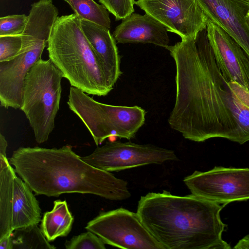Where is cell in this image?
I'll use <instances>...</instances> for the list:
<instances>
[{
	"label": "cell",
	"instance_id": "obj_1",
	"mask_svg": "<svg viewBox=\"0 0 249 249\" xmlns=\"http://www.w3.org/2000/svg\"><path fill=\"white\" fill-rule=\"evenodd\" d=\"M176 65V100L170 127L189 140L222 138L242 144L231 108L227 81L218 66L206 28L196 39L182 38L165 48Z\"/></svg>",
	"mask_w": 249,
	"mask_h": 249
},
{
	"label": "cell",
	"instance_id": "obj_2",
	"mask_svg": "<svg viewBox=\"0 0 249 249\" xmlns=\"http://www.w3.org/2000/svg\"><path fill=\"white\" fill-rule=\"evenodd\" d=\"M225 206L163 190L141 196L136 213L165 249H231L222 237L227 225L220 213Z\"/></svg>",
	"mask_w": 249,
	"mask_h": 249
},
{
	"label": "cell",
	"instance_id": "obj_3",
	"mask_svg": "<svg viewBox=\"0 0 249 249\" xmlns=\"http://www.w3.org/2000/svg\"><path fill=\"white\" fill-rule=\"evenodd\" d=\"M9 161L37 195L89 194L111 200L131 196L126 181L86 162L69 145L59 148L21 147Z\"/></svg>",
	"mask_w": 249,
	"mask_h": 249
},
{
	"label": "cell",
	"instance_id": "obj_4",
	"mask_svg": "<svg viewBox=\"0 0 249 249\" xmlns=\"http://www.w3.org/2000/svg\"><path fill=\"white\" fill-rule=\"evenodd\" d=\"M81 21L74 13L58 17L48 41L49 57L72 87L88 94L104 96L111 90Z\"/></svg>",
	"mask_w": 249,
	"mask_h": 249
},
{
	"label": "cell",
	"instance_id": "obj_5",
	"mask_svg": "<svg viewBox=\"0 0 249 249\" xmlns=\"http://www.w3.org/2000/svg\"><path fill=\"white\" fill-rule=\"evenodd\" d=\"M61 71L49 59H39L24 81L21 110L32 127L36 142H46L55 126L61 97Z\"/></svg>",
	"mask_w": 249,
	"mask_h": 249
},
{
	"label": "cell",
	"instance_id": "obj_6",
	"mask_svg": "<svg viewBox=\"0 0 249 249\" xmlns=\"http://www.w3.org/2000/svg\"><path fill=\"white\" fill-rule=\"evenodd\" d=\"M67 104L88 129L96 145L110 137L134 138L145 120L146 112L140 107L100 103L72 86Z\"/></svg>",
	"mask_w": 249,
	"mask_h": 249
},
{
	"label": "cell",
	"instance_id": "obj_7",
	"mask_svg": "<svg viewBox=\"0 0 249 249\" xmlns=\"http://www.w3.org/2000/svg\"><path fill=\"white\" fill-rule=\"evenodd\" d=\"M85 228L105 244L124 249H165L141 222L137 213L120 208L101 213Z\"/></svg>",
	"mask_w": 249,
	"mask_h": 249
},
{
	"label": "cell",
	"instance_id": "obj_8",
	"mask_svg": "<svg viewBox=\"0 0 249 249\" xmlns=\"http://www.w3.org/2000/svg\"><path fill=\"white\" fill-rule=\"evenodd\" d=\"M192 194L227 205L249 199V168L215 166L195 171L183 179Z\"/></svg>",
	"mask_w": 249,
	"mask_h": 249
},
{
	"label": "cell",
	"instance_id": "obj_9",
	"mask_svg": "<svg viewBox=\"0 0 249 249\" xmlns=\"http://www.w3.org/2000/svg\"><path fill=\"white\" fill-rule=\"evenodd\" d=\"M81 159L96 168L109 172L178 160L172 150L150 144L120 141L107 142Z\"/></svg>",
	"mask_w": 249,
	"mask_h": 249
},
{
	"label": "cell",
	"instance_id": "obj_10",
	"mask_svg": "<svg viewBox=\"0 0 249 249\" xmlns=\"http://www.w3.org/2000/svg\"><path fill=\"white\" fill-rule=\"evenodd\" d=\"M135 4L181 38L195 39L209 21L196 0H137Z\"/></svg>",
	"mask_w": 249,
	"mask_h": 249
},
{
	"label": "cell",
	"instance_id": "obj_11",
	"mask_svg": "<svg viewBox=\"0 0 249 249\" xmlns=\"http://www.w3.org/2000/svg\"><path fill=\"white\" fill-rule=\"evenodd\" d=\"M207 36L216 63L227 82H235L249 91V60L239 44L209 19Z\"/></svg>",
	"mask_w": 249,
	"mask_h": 249
},
{
	"label": "cell",
	"instance_id": "obj_12",
	"mask_svg": "<svg viewBox=\"0 0 249 249\" xmlns=\"http://www.w3.org/2000/svg\"><path fill=\"white\" fill-rule=\"evenodd\" d=\"M204 13L231 36L249 60V28L246 16L249 0H196Z\"/></svg>",
	"mask_w": 249,
	"mask_h": 249
},
{
	"label": "cell",
	"instance_id": "obj_13",
	"mask_svg": "<svg viewBox=\"0 0 249 249\" xmlns=\"http://www.w3.org/2000/svg\"><path fill=\"white\" fill-rule=\"evenodd\" d=\"M44 50H32L21 53L13 60L0 62L1 107L21 109L25 78L31 68L41 58Z\"/></svg>",
	"mask_w": 249,
	"mask_h": 249
},
{
	"label": "cell",
	"instance_id": "obj_14",
	"mask_svg": "<svg viewBox=\"0 0 249 249\" xmlns=\"http://www.w3.org/2000/svg\"><path fill=\"white\" fill-rule=\"evenodd\" d=\"M168 31L151 16L133 13L116 27L112 35L120 43H151L165 48L170 42Z\"/></svg>",
	"mask_w": 249,
	"mask_h": 249
},
{
	"label": "cell",
	"instance_id": "obj_15",
	"mask_svg": "<svg viewBox=\"0 0 249 249\" xmlns=\"http://www.w3.org/2000/svg\"><path fill=\"white\" fill-rule=\"evenodd\" d=\"M81 22L83 32L102 66L108 86L112 90L122 73L116 40L109 29L86 20L81 19Z\"/></svg>",
	"mask_w": 249,
	"mask_h": 249
},
{
	"label": "cell",
	"instance_id": "obj_16",
	"mask_svg": "<svg viewBox=\"0 0 249 249\" xmlns=\"http://www.w3.org/2000/svg\"><path fill=\"white\" fill-rule=\"evenodd\" d=\"M40 219L41 209L32 190L16 175L13 189V231L26 226L37 225Z\"/></svg>",
	"mask_w": 249,
	"mask_h": 249
},
{
	"label": "cell",
	"instance_id": "obj_17",
	"mask_svg": "<svg viewBox=\"0 0 249 249\" xmlns=\"http://www.w3.org/2000/svg\"><path fill=\"white\" fill-rule=\"evenodd\" d=\"M14 168L6 156H0V238L10 235L13 201Z\"/></svg>",
	"mask_w": 249,
	"mask_h": 249
},
{
	"label": "cell",
	"instance_id": "obj_18",
	"mask_svg": "<svg viewBox=\"0 0 249 249\" xmlns=\"http://www.w3.org/2000/svg\"><path fill=\"white\" fill-rule=\"evenodd\" d=\"M73 219L66 201L57 200L53 202L52 210L44 213L40 229L47 239L52 242L69 233Z\"/></svg>",
	"mask_w": 249,
	"mask_h": 249
},
{
	"label": "cell",
	"instance_id": "obj_19",
	"mask_svg": "<svg viewBox=\"0 0 249 249\" xmlns=\"http://www.w3.org/2000/svg\"><path fill=\"white\" fill-rule=\"evenodd\" d=\"M227 85L231 108L245 143L249 141V91L235 82H227Z\"/></svg>",
	"mask_w": 249,
	"mask_h": 249
},
{
	"label": "cell",
	"instance_id": "obj_20",
	"mask_svg": "<svg viewBox=\"0 0 249 249\" xmlns=\"http://www.w3.org/2000/svg\"><path fill=\"white\" fill-rule=\"evenodd\" d=\"M13 249H53L37 225L17 229L11 234Z\"/></svg>",
	"mask_w": 249,
	"mask_h": 249
},
{
	"label": "cell",
	"instance_id": "obj_21",
	"mask_svg": "<svg viewBox=\"0 0 249 249\" xmlns=\"http://www.w3.org/2000/svg\"><path fill=\"white\" fill-rule=\"evenodd\" d=\"M81 19L86 20L110 29L109 12L94 0H66Z\"/></svg>",
	"mask_w": 249,
	"mask_h": 249
},
{
	"label": "cell",
	"instance_id": "obj_22",
	"mask_svg": "<svg viewBox=\"0 0 249 249\" xmlns=\"http://www.w3.org/2000/svg\"><path fill=\"white\" fill-rule=\"evenodd\" d=\"M67 249H105L103 240L93 232L88 231L73 236L65 244Z\"/></svg>",
	"mask_w": 249,
	"mask_h": 249
},
{
	"label": "cell",
	"instance_id": "obj_23",
	"mask_svg": "<svg viewBox=\"0 0 249 249\" xmlns=\"http://www.w3.org/2000/svg\"><path fill=\"white\" fill-rule=\"evenodd\" d=\"M28 16L12 15L0 18V36L21 35L25 30Z\"/></svg>",
	"mask_w": 249,
	"mask_h": 249
},
{
	"label": "cell",
	"instance_id": "obj_24",
	"mask_svg": "<svg viewBox=\"0 0 249 249\" xmlns=\"http://www.w3.org/2000/svg\"><path fill=\"white\" fill-rule=\"evenodd\" d=\"M21 35L0 36V62L14 59L21 54Z\"/></svg>",
	"mask_w": 249,
	"mask_h": 249
},
{
	"label": "cell",
	"instance_id": "obj_25",
	"mask_svg": "<svg viewBox=\"0 0 249 249\" xmlns=\"http://www.w3.org/2000/svg\"><path fill=\"white\" fill-rule=\"evenodd\" d=\"M117 20L124 19L134 12V0H99Z\"/></svg>",
	"mask_w": 249,
	"mask_h": 249
},
{
	"label": "cell",
	"instance_id": "obj_26",
	"mask_svg": "<svg viewBox=\"0 0 249 249\" xmlns=\"http://www.w3.org/2000/svg\"><path fill=\"white\" fill-rule=\"evenodd\" d=\"M11 234L0 238V249H13Z\"/></svg>",
	"mask_w": 249,
	"mask_h": 249
},
{
	"label": "cell",
	"instance_id": "obj_27",
	"mask_svg": "<svg viewBox=\"0 0 249 249\" xmlns=\"http://www.w3.org/2000/svg\"><path fill=\"white\" fill-rule=\"evenodd\" d=\"M234 249H249V234L247 235L233 247Z\"/></svg>",
	"mask_w": 249,
	"mask_h": 249
},
{
	"label": "cell",
	"instance_id": "obj_28",
	"mask_svg": "<svg viewBox=\"0 0 249 249\" xmlns=\"http://www.w3.org/2000/svg\"><path fill=\"white\" fill-rule=\"evenodd\" d=\"M8 143L4 136L0 134V156H6V149Z\"/></svg>",
	"mask_w": 249,
	"mask_h": 249
},
{
	"label": "cell",
	"instance_id": "obj_29",
	"mask_svg": "<svg viewBox=\"0 0 249 249\" xmlns=\"http://www.w3.org/2000/svg\"><path fill=\"white\" fill-rule=\"evenodd\" d=\"M246 19L247 24L249 28V12H248V13L247 14V15L246 16Z\"/></svg>",
	"mask_w": 249,
	"mask_h": 249
},
{
	"label": "cell",
	"instance_id": "obj_30",
	"mask_svg": "<svg viewBox=\"0 0 249 249\" xmlns=\"http://www.w3.org/2000/svg\"><path fill=\"white\" fill-rule=\"evenodd\" d=\"M64 1H65L66 0H64Z\"/></svg>",
	"mask_w": 249,
	"mask_h": 249
}]
</instances>
